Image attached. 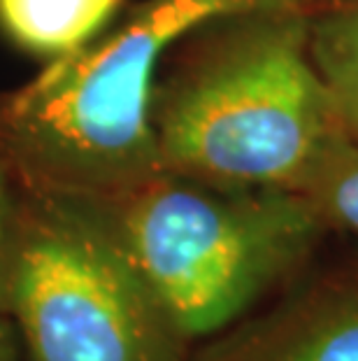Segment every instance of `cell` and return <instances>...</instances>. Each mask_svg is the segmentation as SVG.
I'll use <instances>...</instances> for the list:
<instances>
[{"instance_id": "cell-1", "label": "cell", "mask_w": 358, "mask_h": 361, "mask_svg": "<svg viewBox=\"0 0 358 361\" xmlns=\"http://www.w3.org/2000/svg\"><path fill=\"white\" fill-rule=\"evenodd\" d=\"M314 7L212 19L172 49L151 96L161 171L300 191L338 137V103L312 59Z\"/></svg>"}, {"instance_id": "cell-2", "label": "cell", "mask_w": 358, "mask_h": 361, "mask_svg": "<svg viewBox=\"0 0 358 361\" xmlns=\"http://www.w3.org/2000/svg\"><path fill=\"white\" fill-rule=\"evenodd\" d=\"M89 196L188 345L245 319L300 273L331 231L300 191L170 171Z\"/></svg>"}, {"instance_id": "cell-3", "label": "cell", "mask_w": 358, "mask_h": 361, "mask_svg": "<svg viewBox=\"0 0 358 361\" xmlns=\"http://www.w3.org/2000/svg\"><path fill=\"white\" fill-rule=\"evenodd\" d=\"M314 0H144L110 33L0 96V154L24 184L110 194L161 171L151 96L172 49L212 19Z\"/></svg>"}, {"instance_id": "cell-4", "label": "cell", "mask_w": 358, "mask_h": 361, "mask_svg": "<svg viewBox=\"0 0 358 361\" xmlns=\"http://www.w3.org/2000/svg\"><path fill=\"white\" fill-rule=\"evenodd\" d=\"M0 312L28 361H184L174 329L94 196L19 182Z\"/></svg>"}, {"instance_id": "cell-5", "label": "cell", "mask_w": 358, "mask_h": 361, "mask_svg": "<svg viewBox=\"0 0 358 361\" xmlns=\"http://www.w3.org/2000/svg\"><path fill=\"white\" fill-rule=\"evenodd\" d=\"M184 361H358V271L300 284Z\"/></svg>"}, {"instance_id": "cell-6", "label": "cell", "mask_w": 358, "mask_h": 361, "mask_svg": "<svg viewBox=\"0 0 358 361\" xmlns=\"http://www.w3.org/2000/svg\"><path fill=\"white\" fill-rule=\"evenodd\" d=\"M124 0H0V30L44 61L79 51L117 19Z\"/></svg>"}, {"instance_id": "cell-7", "label": "cell", "mask_w": 358, "mask_h": 361, "mask_svg": "<svg viewBox=\"0 0 358 361\" xmlns=\"http://www.w3.org/2000/svg\"><path fill=\"white\" fill-rule=\"evenodd\" d=\"M312 59L338 103L347 133L358 142V0L312 10Z\"/></svg>"}, {"instance_id": "cell-8", "label": "cell", "mask_w": 358, "mask_h": 361, "mask_svg": "<svg viewBox=\"0 0 358 361\" xmlns=\"http://www.w3.org/2000/svg\"><path fill=\"white\" fill-rule=\"evenodd\" d=\"M302 194L331 228L358 233V142L338 137L312 171Z\"/></svg>"}, {"instance_id": "cell-9", "label": "cell", "mask_w": 358, "mask_h": 361, "mask_svg": "<svg viewBox=\"0 0 358 361\" xmlns=\"http://www.w3.org/2000/svg\"><path fill=\"white\" fill-rule=\"evenodd\" d=\"M17 201H19V178L14 175L10 161L0 154V287H3V273H5L7 250H10Z\"/></svg>"}, {"instance_id": "cell-10", "label": "cell", "mask_w": 358, "mask_h": 361, "mask_svg": "<svg viewBox=\"0 0 358 361\" xmlns=\"http://www.w3.org/2000/svg\"><path fill=\"white\" fill-rule=\"evenodd\" d=\"M0 361H28L12 319L0 312Z\"/></svg>"}]
</instances>
